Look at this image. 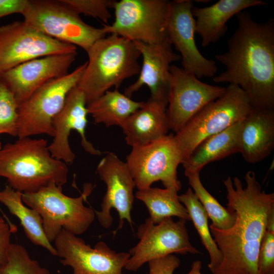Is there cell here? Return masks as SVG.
Masks as SVG:
<instances>
[{"mask_svg": "<svg viewBox=\"0 0 274 274\" xmlns=\"http://www.w3.org/2000/svg\"><path fill=\"white\" fill-rule=\"evenodd\" d=\"M244 178L245 187L236 177L223 181L227 208L235 220L226 230L209 226L222 257L213 274H258V255L268 215L274 209V193L262 190L254 172L248 171Z\"/></svg>", "mask_w": 274, "mask_h": 274, "instance_id": "obj_1", "label": "cell"}, {"mask_svg": "<svg viewBox=\"0 0 274 274\" xmlns=\"http://www.w3.org/2000/svg\"><path fill=\"white\" fill-rule=\"evenodd\" d=\"M235 16L227 51L215 56L226 70L213 81L239 86L254 108L274 110V20L257 22L245 10Z\"/></svg>", "mask_w": 274, "mask_h": 274, "instance_id": "obj_2", "label": "cell"}, {"mask_svg": "<svg viewBox=\"0 0 274 274\" xmlns=\"http://www.w3.org/2000/svg\"><path fill=\"white\" fill-rule=\"evenodd\" d=\"M47 140L18 138L0 149V177L9 186L22 193H30L54 182L62 187L66 183V163L53 157Z\"/></svg>", "mask_w": 274, "mask_h": 274, "instance_id": "obj_3", "label": "cell"}, {"mask_svg": "<svg viewBox=\"0 0 274 274\" xmlns=\"http://www.w3.org/2000/svg\"><path fill=\"white\" fill-rule=\"evenodd\" d=\"M87 53V65L77 85L87 104L112 87L118 89L124 80L140 72L141 54L134 42L117 35L98 40Z\"/></svg>", "mask_w": 274, "mask_h": 274, "instance_id": "obj_4", "label": "cell"}, {"mask_svg": "<svg viewBox=\"0 0 274 274\" xmlns=\"http://www.w3.org/2000/svg\"><path fill=\"white\" fill-rule=\"evenodd\" d=\"M93 189L88 186L81 195L72 197L62 192V187L52 182L36 192L22 193V200L41 215L45 233L53 242L62 229L76 235L84 233L93 222L95 214L84 201Z\"/></svg>", "mask_w": 274, "mask_h": 274, "instance_id": "obj_5", "label": "cell"}, {"mask_svg": "<svg viewBox=\"0 0 274 274\" xmlns=\"http://www.w3.org/2000/svg\"><path fill=\"white\" fill-rule=\"evenodd\" d=\"M252 108L247 94L239 86L228 84L220 97L206 105L174 134L183 161L204 139L242 121Z\"/></svg>", "mask_w": 274, "mask_h": 274, "instance_id": "obj_6", "label": "cell"}, {"mask_svg": "<svg viewBox=\"0 0 274 274\" xmlns=\"http://www.w3.org/2000/svg\"><path fill=\"white\" fill-rule=\"evenodd\" d=\"M22 15L24 21L58 41L78 46L86 53L106 36L101 28L85 23L61 0H28Z\"/></svg>", "mask_w": 274, "mask_h": 274, "instance_id": "obj_7", "label": "cell"}, {"mask_svg": "<svg viewBox=\"0 0 274 274\" xmlns=\"http://www.w3.org/2000/svg\"><path fill=\"white\" fill-rule=\"evenodd\" d=\"M170 1L120 0L114 1L115 20L102 27L107 34H115L131 41L148 44L168 39L167 24Z\"/></svg>", "mask_w": 274, "mask_h": 274, "instance_id": "obj_8", "label": "cell"}, {"mask_svg": "<svg viewBox=\"0 0 274 274\" xmlns=\"http://www.w3.org/2000/svg\"><path fill=\"white\" fill-rule=\"evenodd\" d=\"M86 65L87 61L71 73L47 82L18 106V138L43 134L53 137V119L68 92L78 85Z\"/></svg>", "mask_w": 274, "mask_h": 274, "instance_id": "obj_9", "label": "cell"}, {"mask_svg": "<svg viewBox=\"0 0 274 274\" xmlns=\"http://www.w3.org/2000/svg\"><path fill=\"white\" fill-rule=\"evenodd\" d=\"M182 161L174 134H169L146 145L132 147L126 163L138 190L161 181L165 188L179 191L182 184L177 168Z\"/></svg>", "mask_w": 274, "mask_h": 274, "instance_id": "obj_10", "label": "cell"}, {"mask_svg": "<svg viewBox=\"0 0 274 274\" xmlns=\"http://www.w3.org/2000/svg\"><path fill=\"white\" fill-rule=\"evenodd\" d=\"M136 236L139 242L129 250L130 257L125 266L128 270L135 271L151 260L174 253H200L190 242L184 219L175 221L167 218L154 224L147 218L139 227Z\"/></svg>", "mask_w": 274, "mask_h": 274, "instance_id": "obj_11", "label": "cell"}, {"mask_svg": "<svg viewBox=\"0 0 274 274\" xmlns=\"http://www.w3.org/2000/svg\"><path fill=\"white\" fill-rule=\"evenodd\" d=\"M77 52V47L54 39L24 21L0 26V73L32 59Z\"/></svg>", "mask_w": 274, "mask_h": 274, "instance_id": "obj_12", "label": "cell"}, {"mask_svg": "<svg viewBox=\"0 0 274 274\" xmlns=\"http://www.w3.org/2000/svg\"><path fill=\"white\" fill-rule=\"evenodd\" d=\"M60 262L73 269L72 274H122L130 257L117 252L102 241L93 248L76 235L62 229L54 241Z\"/></svg>", "mask_w": 274, "mask_h": 274, "instance_id": "obj_13", "label": "cell"}, {"mask_svg": "<svg viewBox=\"0 0 274 274\" xmlns=\"http://www.w3.org/2000/svg\"><path fill=\"white\" fill-rule=\"evenodd\" d=\"M225 88L202 82L192 73L171 65L165 111L170 130L178 132L206 105L220 97Z\"/></svg>", "mask_w": 274, "mask_h": 274, "instance_id": "obj_14", "label": "cell"}, {"mask_svg": "<svg viewBox=\"0 0 274 274\" xmlns=\"http://www.w3.org/2000/svg\"><path fill=\"white\" fill-rule=\"evenodd\" d=\"M96 172L106 184L107 190L101 203V210L94 211L99 224L105 228L110 227L113 218L111 211L114 209L118 212L119 223L113 234L121 229L124 220L132 226L131 211L135 195V184L126 162L121 160L114 152H108L99 161Z\"/></svg>", "mask_w": 274, "mask_h": 274, "instance_id": "obj_15", "label": "cell"}, {"mask_svg": "<svg viewBox=\"0 0 274 274\" xmlns=\"http://www.w3.org/2000/svg\"><path fill=\"white\" fill-rule=\"evenodd\" d=\"M193 7L191 0L170 2L167 24L168 39L180 53L182 68L199 79L213 78L218 70L216 61L204 57L196 44Z\"/></svg>", "mask_w": 274, "mask_h": 274, "instance_id": "obj_16", "label": "cell"}, {"mask_svg": "<svg viewBox=\"0 0 274 274\" xmlns=\"http://www.w3.org/2000/svg\"><path fill=\"white\" fill-rule=\"evenodd\" d=\"M77 52L39 57L0 73L1 81L14 95L18 106L36 90L67 74Z\"/></svg>", "mask_w": 274, "mask_h": 274, "instance_id": "obj_17", "label": "cell"}, {"mask_svg": "<svg viewBox=\"0 0 274 274\" xmlns=\"http://www.w3.org/2000/svg\"><path fill=\"white\" fill-rule=\"evenodd\" d=\"M142 56L143 63L137 80L125 88L124 94L131 98L145 85L150 91L149 99L166 110L170 81L171 63L181 60L168 39L155 44L133 42Z\"/></svg>", "mask_w": 274, "mask_h": 274, "instance_id": "obj_18", "label": "cell"}, {"mask_svg": "<svg viewBox=\"0 0 274 274\" xmlns=\"http://www.w3.org/2000/svg\"><path fill=\"white\" fill-rule=\"evenodd\" d=\"M88 115L84 93L77 86L68 92L63 107L53 119V139L48 145L53 157L65 163H72L74 161L75 155L68 142L73 130L79 134L81 145L86 152L93 155L101 154V152L86 138Z\"/></svg>", "mask_w": 274, "mask_h": 274, "instance_id": "obj_19", "label": "cell"}, {"mask_svg": "<svg viewBox=\"0 0 274 274\" xmlns=\"http://www.w3.org/2000/svg\"><path fill=\"white\" fill-rule=\"evenodd\" d=\"M239 153L250 163L261 161L274 148V110L253 108L242 120Z\"/></svg>", "mask_w": 274, "mask_h": 274, "instance_id": "obj_20", "label": "cell"}, {"mask_svg": "<svg viewBox=\"0 0 274 274\" xmlns=\"http://www.w3.org/2000/svg\"><path fill=\"white\" fill-rule=\"evenodd\" d=\"M267 5L262 0H220L206 7L193 6L195 33L201 37V46L206 47L219 41L227 32L226 23L232 16L247 8Z\"/></svg>", "mask_w": 274, "mask_h": 274, "instance_id": "obj_21", "label": "cell"}, {"mask_svg": "<svg viewBox=\"0 0 274 274\" xmlns=\"http://www.w3.org/2000/svg\"><path fill=\"white\" fill-rule=\"evenodd\" d=\"M165 111L153 101H145L121 127L127 144L141 146L166 135L170 128Z\"/></svg>", "mask_w": 274, "mask_h": 274, "instance_id": "obj_22", "label": "cell"}, {"mask_svg": "<svg viewBox=\"0 0 274 274\" xmlns=\"http://www.w3.org/2000/svg\"><path fill=\"white\" fill-rule=\"evenodd\" d=\"M242 121L201 142L182 162L185 172H200L211 162L239 153V135Z\"/></svg>", "mask_w": 274, "mask_h": 274, "instance_id": "obj_23", "label": "cell"}, {"mask_svg": "<svg viewBox=\"0 0 274 274\" xmlns=\"http://www.w3.org/2000/svg\"><path fill=\"white\" fill-rule=\"evenodd\" d=\"M22 194L7 185L0 191V202L19 220L26 237L32 244L45 248L53 256H57L56 249L46 236L40 214L36 210L24 205Z\"/></svg>", "mask_w": 274, "mask_h": 274, "instance_id": "obj_24", "label": "cell"}, {"mask_svg": "<svg viewBox=\"0 0 274 274\" xmlns=\"http://www.w3.org/2000/svg\"><path fill=\"white\" fill-rule=\"evenodd\" d=\"M144 104L145 101L132 100L115 88L87 104V109L95 123L103 124L106 127H121L126 119Z\"/></svg>", "mask_w": 274, "mask_h": 274, "instance_id": "obj_25", "label": "cell"}, {"mask_svg": "<svg viewBox=\"0 0 274 274\" xmlns=\"http://www.w3.org/2000/svg\"><path fill=\"white\" fill-rule=\"evenodd\" d=\"M178 192L170 189L151 187L138 190L134 195L145 204L150 215L148 219L154 224L172 217L190 220L187 210L179 199Z\"/></svg>", "mask_w": 274, "mask_h": 274, "instance_id": "obj_26", "label": "cell"}, {"mask_svg": "<svg viewBox=\"0 0 274 274\" xmlns=\"http://www.w3.org/2000/svg\"><path fill=\"white\" fill-rule=\"evenodd\" d=\"M180 201L186 208L198 232L201 243L209 253L210 261L208 266L211 272L216 269L222 261V254L211 234L208 226V216L190 188L183 194L179 195Z\"/></svg>", "mask_w": 274, "mask_h": 274, "instance_id": "obj_27", "label": "cell"}, {"mask_svg": "<svg viewBox=\"0 0 274 274\" xmlns=\"http://www.w3.org/2000/svg\"><path fill=\"white\" fill-rule=\"evenodd\" d=\"M199 174V172H185L192 190L204 208L208 218L212 221L211 225L221 230L229 229L234 223L235 214L227 208L223 207L208 191L201 182Z\"/></svg>", "mask_w": 274, "mask_h": 274, "instance_id": "obj_28", "label": "cell"}, {"mask_svg": "<svg viewBox=\"0 0 274 274\" xmlns=\"http://www.w3.org/2000/svg\"><path fill=\"white\" fill-rule=\"evenodd\" d=\"M0 274H50L49 270L31 259L22 246L12 243Z\"/></svg>", "mask_w": 274, "mask_h": 274, "instance_id": "obj_29", "label": "cell"}, {"mask_svg": "<svg viewBox=\"0 0 274 274\" xmlns=\"http://www.w3.org/2000/svg\"><path fill=\"white\" fill-rule=\"evenodd\" d=\"M18 108L12 92L0 81V134L17 136Z\"/></svg>", "mask_w": 274, "mask_h": 274, "instance_id": "obj_30", "label": "cell"}, {"mask_svg": "<svg viewBox=\"0 0 274 274\" xmlns=\"http://www.w3.org/2000/svg\"><path fill=\"white\" fill-rule=\"evenodd\" d=\"M78 14H83L104 23H108L112 17L109 9L113 8L115 1L111 0H61Z\"/></svg>", "mask_w": 274, "mask_h": 274, "instance_id": "obj_31", "label": "cell"}, {"mask_svg": "<svg viewBox=\"0 0 274 274\" xmlns=\"http://www.w3.org/2000/svg\"><path fill=\"white\" fill-rule=\"evenodd\" d=\"M258 274H274V230L266 229L257 259Z\"/></svg>", "mask_w": 274, "mask_h": 274, "instance_id": "obj_32", "label": "cell"}, {"mask_svg": "<svg viewBox=\"0 0 274 274\" xmlns=\"http://www.w3.org/2000/svg\"><path fill=\"white\" fill-rule=\"evenodd\" d=\"M149 274H173L180 265L179 258L174 254L148 262Z\"/></svg>", "mask_w": 274, "mask_h": 274, "instance_id": "obj_33", "label": "cell"}, {"mask_svg": "<svg viewBox=\"0 0 274 274\" xmlns=\"http://www.w3.org/2000/svg\"><path fill=\"white\" fill-rule=\"evenodd\" d=\"M14 228L0 216V266L5 261L11 245V236Z\"/></svg>", "mask_w": 274, "mask_h": 274, "instance_id": "obj_34", "label": "cell"}, {"mask_svg": "<svg viewBox=\"0 0 274 274\" xmlns=\"http://www.w3.org/2000/svg\"><path fill=\"white\" fill-rule=\"evenodd\" d=\"M28 3V0H0V18L15 13L22 15Z\"/></svg>", "mask_w": 274, "mask_h": 274, "instance_id": "obj_35", "label": "cell"}, {"mask_svg": "<svg viewBox=\"0 0 274 274\" xmlns=\"http://www.w3.org/2000/svg\"><path fill=\"white\" fill-rule=\"evenodd\" d=\"M201 261L200 260H195L192 263L191 269L187 274H201Z\"/></svg>", "mask_w": 274, "mask_h": 274, "instance_id": "obj_36", "label": "cell"}, {"mask_svg": "<svg viewBox=\"0 0 274 274\" xmlns=\"http://www.w3.org/2000/svg\"><path fill=\"white\" fill-rule=\"evenodd\" d=\"M2 146H1V143L0 142V149L1 148Z\"/></svg>", "mask_w": 274, "mask_h": 274, "instance_id": "obj_37", "label": "cell"}]
</instances>
